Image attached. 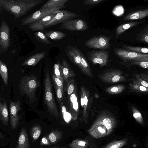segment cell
<instances>
[{
  "mask_svg": "<svg viewBox=\"0 0 148 148\" xmlns=\"http://www.w3.org/2000/svg\"><path fill=\"white\" fill-rule=\"evenodd\" d=\"M44 1L43 0H0V9L12 14L14 19H17Z\"/></svg>",
  "mask_w": 148,
  "mask_h": 148,
  "instance_id": "cell-1",
  "label": "cell"
},
{
  "mask_svg": "<svg viewBox=\"0 0 148 148\" xmlns=\"http://www.w3.org/2000/svg\"><path fill=\"white\" fill-rule=\"evenodd\" d=\"M37 77L34 75H24L19 81V90L21 96L25 95L30 103L36 100V92L40 85Z\"/></svg>",
  "mask_w": 148,
  "mask_h": 148,
  "instance_id": "cell-2",
  "label": "cell"
},
{
  "mask_svg": "<svg viewBox=\"0 0 148 148\" xmlns=\"http://www.w3.org/2000/svg\"><path fill=\"white\" fill-rule=\"evenodd\" d=\"M44 82V101L48 112L56 117L59 116V112L52 90V85L50 76L49 68L45 71Z\"/></svg>",
  "mask_w": 148,
  "mask_h": 148,
  "instance_id": "cell-3",
  "label": "cell"
},
{
  "mask_svg": "<svg viewBox=\"0 0 148 148\" xmlns=\"http://www.w3.org/2000/svg\"><path fill=\"white\" fill-rule=\"evenodd\" d=\"M65 51L70 60L78 66L84 74L90 72L91 69L87 59L79 48L68 45L65 48Z\"/></svg>",
  "mask_w": 148,
  "mask_h": 148,
  "instance_id": "cell-4",
  "label": "cell"
},
{
  "mask_svg": "<svg viewBox=\"0 0 148 148\" xmlns=\"http://www.w3.org/2000/svg\"><path fill=\"white\" fill-rule=\"evenodd\" d=\"M111 36L99 35L89 39L84 43V45L89 48L105 50L110 49Z\"/></svg>",
  "mask_w": 148,
  "mask_h": 148,
  "instance_id": "cell-5",
  "label": "cell"
},
{
  "mask_svg": "<svg viewBox=\"0 0 148 148\" xmlns=\"http://www.w3.org/2000/svg\"><path fill=\"white\" fill-rule=\"evenodd\" d=\"M88 59L93 65L98 64L100 66L107 65L110 51L106 50H93L86 54Z\"/></svg>",
  "mask_w": 148,
  "mask_h": 148,
  "instance_id": "cell-6",
  "label": "cell"
},
{
  "mask_svg": "<svg viewBox=\"0 0 148 148\" xmlns=\"http://www.w3.org/2000/svg\"><path fill=\"white\" fill-rule=\"evenodd\" d=\"M60 10L58 8L50 7L41 8L34 13L23 18L21 20L22 25H29L30 24L40 20L53 12Z\"/></svg>",
  "mask_w": 148,
  "mask_h": 148,
  "instance_id": "cell-7",
  "label": "cell"
},
{
  "mask_svg": "<svg viewBox=\"0 0 148 148\" xmlns=\"http://www.w3.org/2000/svg\"><path fill=\"white\" fill-rule=\"evenodd\" d=\"M123 73L118 69H112L104 71L99 75L100 79L107 84L125 82L126 78L123 75Z\"/></svg>",
  "mask_w": 148,
  "mask_h": 148,
  "instance_id": "cell-8",
  "label": "cell"
},
{
  "mask_svg": "<svg viewBox=\"0 0 148 148\" xmlns=\"http://www.w3.org/2000/svg\"><path fill=\"white\" fill-rule=\"evenodd\" d=\"M10 45V28L8 23L3 20L1 22L0 29V53L6 52Z\"/></svg>",
  "mask_w": 148,
  "mask_h": 148,
  "instance_id": "cell-9",
  "label": "cell"
},
{
  "mask_svg": "<svg viewBox=\"0 0 148 148\" xmlns=\"http://www.w3.org/2000/svg\"><path fill=\"white\" fill-rule=\"evenodd\" d=\"M58 28L71 31H83L87 29L88 25L82 19H71L63 22Z\"/></svg>",
  "mask_w": 148,
  "mask_h": 148,
  "instance_id": "cell-10",
  "label": "cell"
},
{
  "mask_svg": "<svg viewBox=\"0 0 148 148\" xmlns=\"http://www.w3.org/2000/svg\"><path fill=\"white\" fill-rule=\"evenodd\" d=\"M113 51L116 56L123 60V62L137 61L148 58V54L131 51L123 48H114Z\"/></svg>",
  "mask_w": 148,
  "mask_h": 148,
  "instance_id": "cell-11",
  "label": "cell"
},
{
  "mask_svg": "<svg viewBox=\"0 0 148 148\" xmlns=\"http://www.w3.org/2000/svg\"><path fill=\"white\" fill-rule=\"evenodd\" d=\"M10 115L11 129H16L19 125L21 114H19L21 110L19 100L18 99L16 102H10Z\"/></svg>",
  "mask_w": 148,
  "mask_h": 148,
  "instance_id": "cell-12",
  "label": "cell"
},
{
  "mask_svg": "<svg viewBox=\"0 0 148 148\" xmlns=\"http://www.w3.org/2000/svg\"><path fill=\"white\" fill-rule=\"evenodd\" d=\"M56 12L57 14L55 16L51 21L45 25L46 28L62 23L66 20L81 16L76 13L68 10H59L56 11Z\"/></svg>",
  "mask_w": 148,
  "mask_h": 148,
  "instance_id": "cell-13",
  "label": "cell"
},
{
  "mask_svg": "<svg viewBox=\"0 0 148 148\" xmlns=\"http://www.w3.org/2000/svg\"><path fill=\"white\" fill-rule=\"evenodd\" d=\"M116 121L112 116L104 112L100 115L91 126L102 124L104 125L108 130V136L113 131L116 125Z\"/></svg>",
  "mask_w": 148,
  "mask_h": 148,
  "instance_id": "cell-14",
  "label": "cell"
},
{
  "mask_svg": "<svg viewBox=\"0 0 148 148\" xmlns=\"http://www.w3.org/2000/svg\"><path fill=\"white\" fill-rule=\"evenodd\" d=\"M56 11L43 18L34 22L29 25V27L33 31H43L46 28L45 25L51 21L55 16Z\"/></svg>",
  "mask_w": 148,
  "mask_h": 148,
  "instance_id": "cell-15",
  "label": "cell"
},
{
  "mask_svg": "<svg viewBox=\"0 0 148 148\" xmlns=\"http://www.w3.org/2000/svg\"><path fill=\"white\" fill-rule=\"evenodd\" d=\"M60 67L62 70L64 81H66L69 77H73L75 75L70 65L64 58H63L61 63L58 61Z\"/></svg>",
  "mask_w": 148,
  "mask_h": 148,
  "instance_id": "cell-16",
  "label": "cell"
},
{
  "mask_svg": "<svg viewBox=\"0 0 148 148\" xmlns=\"http://www.w3.org/2000/svg\"><path fill=\"white\" fill-rule=\"evenodd\" d=\"M0 120L4 125H8L9 114L7 104L4 99L1 97L0 99Z\"/></svg>",
  "mask_w": 148,
  "mask_h": 148,
  "instance_id": "cell-17",
  "label": "cell"
},
{
  "mask_svg": "<svg viewBox=\"0 0 148 148\" xmlns=\"http://www.w3.org/2000/svg\"><path fill=\"white\" fill-rule=\"evenodd\" d=\"M45 55V52L36 53L26 59L22 63V65L34 66L43 58Z\"/></svg>",
  "mask_w": 148,
  "mask_h": 148,
  "instance_id": "cell-18",
  "label": "cell"
},
{
  "mask_svg": "<svg viewBox=\"0 0 148 148\" xmlns=\"http://www.w3.org/2000/svg\"><path fill=\"white\" fill-rule=\"evenodd\" d=\"M16 148H29L28 136L24 127L20 132Z\"/></svg>",
  "mask_w": 148,
  "mask_h": 148,
  "instance_id": "cell-19",
  "label": "cell"
},
{
  "mask_svg": "<svg viewBox=\"0 0 148 148\" xmlns=\"http://www.w3.org/2000/svg\"><path fill=\"white\" fill-rule=\"evenodd\" d=\"M148 16V9L139 10L126 15L123 19L126 21H131L142 19Z\"/></svg>",
  "mask_w": 148,
  "mask_h": 148,
  "instance_id": "cell-20",
  "label": "cell"
},
{
  "mask_svg": "<svg viewBox=\"0 0 148 148\" xmlns=\"http://www.w3.org/2000/svg\"><path fill=\"white\" fill-rule=\"evenodd\" d=\"M81 93L82 94L84 98L83 111L82 119L86 123H87L88 117L87 108L88 103V98H89V93L83 86H82L81 87Z\"/></svg>",
  "mask_w": 148,
  "mask_h": 148,
  "instance_id": "cell-21",
  "label": "cell"
},
{
  "mask_svg": "<svg viewBox=\"0 0 148 148\" xmlns=\"http://www.w3.org/2000/svg\"><path fill=\"white\" fill-rule=\"evenodd\" d=\"M42 31L48 38L53 40H61L66 36V34L60 31L45 30Z\"/></svg>",
  "mask_w": 148,
  "mask_h": 148,
  "instance_id": "cell-22",
  "label": "cell"
},
{
  "mask_svg": "<svg viewBox=\"0 0 148 148\" xmlns=\"http://www.w3.org/2000/svg\"><path fill=\"white\" fill-rule=\"evenodd\" d=\"M69 0H50L46 2L41 8L50 7L60 10L66 7L65 3Z\"/></svg>",
  "mask_w": 148,
  "mask_h": 148,
  "instance_id": "cell-23",
  "label": "cell"
},
{
  "mask_svg": "<svg viewBox=\"0 0 148 148\" xmlns=\"http://www.w3.org/2000/svg\"><path fill=\"white\" fill-rule=\"evenodd\" d=\"M141 23L140 22L133 21L122 24L116 28L115 34L116 39L121 34L127 29L135 26Z\"/></svg>",
  "mask_w": 148,
  "mask_h": 148,
  "instance_id": "cell-24",
  "label": "cell"
},
{
  "mask_svg": "<svg viewBox=\"0 0 148 148\" xmlns=\"http://www.w3.org/2000/svg\"><path fill=\"white\" fill-rule=\"evenodd\" d=\"M70 100L71 106L72 107V118L75 120L77 118L79 107L77 99L75 92L71 95Z\"/></svg>",
  "mask_w": 148,
  "mask_h": 148,
  "instance_id": "cell-25",
  "label": "cell"
},
{
  "mask_svg": "<svg viewBox=\"0 0 148 148\" xmlns=\"http://www.w3.org/2000/svg\"><path fill=\"white\" fill-rule=\"evenodd\" d=\"M62 134V132L56 130L51 132L47 137L51 144H55L62 139L63 136Z\"/></svg>",
  "mask_w": 148,
  "mask_h": 148,
  "instance_id": "cell-26",
  "label": "cell"
},
{
  "mask_svg": "<svg viewBox=\"0 0 148 148\" xmlns=\"http://www.w3.org/2000/svg\"><path fill=\"white\" fill-rule=\"evenodd\" d=\"M89 145L87 140L77 139L72 141L69 146L71 148H87Z\"/></svg>",
  "mask_w": 148,
  "mask_h": 148,
  "instance_id": "cell-27",
  "label": "cell"
},
{
  "mask_svg": "<svg viewBox=\"0 0 148 148\" xmlns=\"http://www.w3.org/2000/svg\"><path fill=\"white\" fill-rule=\"evenodd\" d=\"M0 74L4 84L7 86L8 83V69L6 64L0 60Z\"/></svg>",
  "mask_w": 148,
  "mask_h": 148,
  "instance_id": "cell-28",
  "label": "cell"
},
{
  "mask_svg": "<svg viewBox=\"0 0 148 148\" xmlns=\"http://www.w3.org/2000/svg\"><path fill=\"white\" fill-rule=\"evenodd\" d=\"M133 77L130 79L132 84H138L148 88V82L143 79L139 74L135 73L132 75Z\"/></svg>",
  "mask_w": 148,
  "mask_h": 148,
  "instance_id": "cell-29",
  "label": "cell"
},
{
  "mask_svg": "<svg viewBox=\"0 0 148 148\" xmlns=\"http://www.w3.org/2000/svg\"><path fill=\"white\" fill-rule=\"evenodd\" d=\"M129 85L130 92L143 94L148 93V88L145 87L131 83H130Z\"/></svg>",
  "mask_w": 148,
  "mask_h": 148,
  "instance_id": "cell-30",
  "label": "cell"
},
{
  "mask_svg": "<svg viewBox=\"0 0 148 148\" xmlns=\"http://www.w3.org/2000/svg\"><path fill=\"white\" fill-rule=\"evenodd\" d=\"M125 86L123 84H119L108 87L105 89L107 93L111 94H117L122 92Z\"/></svg>",
  "mask_w": 148,
  "mask_h": 148,
  "instance_id": "cell-31",
  "label": "cell"
},
{
  "mask_svg": "<svg viewBox=\"0 0 148 148\" xmlns=\"http://www.w3.org/2000/svg\"><path fill=\"white\" fill-rule=\"evenodd\" d=\"M128 142V139L125 138L118 140L112 142L103 148H121Z\"/></svg>",
  "mask_w": 148,
  "mask_h": 148,
  "instance_id": "cell-32",
  "label": "cell"
},
{
  "mask_svg": "<svg viewBox=\"0 0 148 148\" xmlns=\"http://www.w3.org/2000/svg\"><path fill=\"white\" fill-rule=\"evenodd\" d=\"M123 49L130 51L148 54V48L125 45H123Z\"/></svg>",
  "mask_w": 148,
  "mask_h": 148,
  "instance_id": "cell-33",
  "label": "cell"
},
{
  "mask_svg": "<svg viewBox=\"0 0 148 148\" xmlns=\"http://www.w3.org/2000/svg\"><path fill=\"white\" fill-rule=\"evenodd\" d=\"M121 63L127 67L136 65L144 69H148V61H130L123 62Z\"/></svg>",
  "mask_w": 148,
  "mask_h": 148,
  "instance_id": "cell-34",
  "label": "cell"
},
{
  "mask_svg": "<svg viewBox=\"0 0 148 148\" xmlns=\"http://www.w3.org/2000/svg\"><path fill=\"white\" fill-rule=\"evenodd\" d=\"M34 35L35 38L39 42L47 45L52 44L43 33L37 32L34 33Z\"/></svg>",
  "mask_w": 148,
  "mask_h": 148,
  "instance_id": "cell-35",
  "label": "cell"
},
{
  "mask_svg": "<svg viewBox=\"0 0 148 148\" xmlns=\"http://www.w3.org/2000/svg\"><path fill=\"white\" fill-rule=\"evenodd\" d=\"M132 115L135 119L139 123L143 125L144 123V121L143 116L140 112L134 106L131 105Z\"/></svg>",
  "mask_w": 148,
  "mask_h": 148,
  "instance_id": "cell-36",
  "label": "cell"
},
{
  "mask_svg": "<svg viewBox=\"0 0 148 148\" xmlns=\"http://www.w3.org/2000/svg\"><path fill=\"white\" fill-rule=\"evenodd\" d=\"M137 37L139 41L148 44V27L142 30Z\"/></svg>",
  "mask_w": 148,
  "mask_h": 148,
  "instance_id": "cell-37",
  "label": "cell"
},
{
  "mask_svg": "<svg viewBox=\"0 0 148 148\" xmlns=\"http://www.w3.org/2000/svg\"><path fill=\"white\" fill-rule=\"evenodd\" d=\"M42 129L39 125L33 127L31 131V136L32 141H35L39 137L41 134Z\"/></svg>",
  "mask_w": 148,
  "mask_h": 148,
  "instance_id": "cell-38",
  "label": "cell"
},
{
  "mask_svg": "<svg viewBox=\"0 0 148 148\" xmlns=\"http://www.w3.org/2000/svg\"><path fill=\"white\" fill-rule=\"evenodd\" d=\"M54 74L59 79L64 82L63 75L62 70L60 67L58 61L57 63L54 64Z\"/></svg>",
  "mask_w": 148,
  "mask_h": 148,
  "instance_id": "cell-39",
  "label": "cell"
},
{
  "mask_svg": "<svg viewBox=\"0 0 148 148\" xmlns=\"http://www.w3.org/2000/svg\"><path fill=\"white\" fill-rule=\"evenodd\" d=\"M52 78L54 84L60 88L64 92V82L57 77L54 74L52 75Z\"/></svg>",
  "mask_w": 148,
  "mask_h": 148,
  "instance_id": "cell-40",
  "label": "cell"
},
{
  "mask_svg": "<svg viewBox=\"0 0 148 148\" xmlns=\"http://www.w3.org/2000/svg\"><path fill=\"white\" fill-rule=\"evenodd\" d=\"M73 79H71L68 80V79L66 81L67 82V94L69 95H71L74 91L75 89V86Z\"/></svg>",
  "mask_w": 148,
  "mask_h": 148,
  "instance_id": "cell-41",
  "label": "cell"
},
{
  "mask_svg": "<svg viewBox=\"0 0 148 148\" xmlns=\"http://www.w3.org/2000/svg\"><path fill=\"white\" fill-rule=\"evenodd\" d=\"M54 87L56 94L57 99L59 104L61 103L62 99L63 92L61 89L56 85L54 84Z\"/></svg>",
  "mask_w": 148,
  "mask_h": 148,
  "instance_id": "cell-42",
  "label": "cell"
},
{
  "mask_svg": "<svg viewBox=\"0 0 148 148\" xmlns=\"http://www.w3.org/2000/svg\"><path fill=\"white\" fill-rule=\"evenodd\" d=\"M105 0H85L83 1V3L86 5H92L102 3Z\"/></svg>",
  "mask_w": 148,
  "mask_h": 148,
  "instance_id": "cell-43",
  "label": "cell"
},
{
  "mask_svg": "<svg viewBox=\"0 0 148 148\" xmlns=\"http://www.w3.org/2000/svg\"><path fill=\"white\" fill-rule=\"evenodd\" d=\"M40 144L41 145L49 146L50 144L49 140L47 137L44 136L41 139Z\"/></svg>",
  "mask_w": 148,
  "mask_h": 148,
  "instance_id": "cell-44",
  "label": "cell"
},
{
  "mask_svg": "<svg viewBox=\"0 0 148 148\" xmlns=\"http://www.w3.org/2000/svg\"><path fill=\"white\" fill-rule=\"evenodd\" d=\"M139 74L143 79L148 82V71L141 72Z\"/></svg>",
  "mask_w": 148,
  "mask_h": 148,
  "instance_id": "cell-45",
  "label": "cell"
},
{
  "mask_svg": "<svg viewBox=\"0 0 148 148\" xmlns=\"http://www.w3.org/2000/svg\"><path fill=\"white\" fill-rule=\"evenodd\" d=\"M40 148H45L40 147ZM50 148H68L66 147H53Z\"/></svg>",
  "mask_w": 148,
  "mask_h": 148,
  "instance_id": "cell-46",
  "label": "cell"
},
{
  "mask_svg": "<svg viewBox=\"0 0 148 148\" xmlns=\"http://www.w3.org/2000/svg\"><path fill=\"white\" fill-rule=\"evenodd\" d=\"M0 137L2 139L3 138V135L2 134V133H1V132H0Z\"/></svg>",
  "mask_w": 148,
  "mask_h": 148,
  "instance_id": "cell-47",
  "label": "cell"
},
{
  "mask_svg": "<svg viewBox=\"0 0 148 148\" xmlns=\"http://www.w3.org/2000/svg\"><path fill=\"white\" fill-rule=\"evenodd\" d=\"M147 146H148V144H147Z\"/></svg>",
  "mask_w": 148,
  "mask_h": 148,
  "instance_id": "cell-48",
  "label": "cell"
}]
</instances>
